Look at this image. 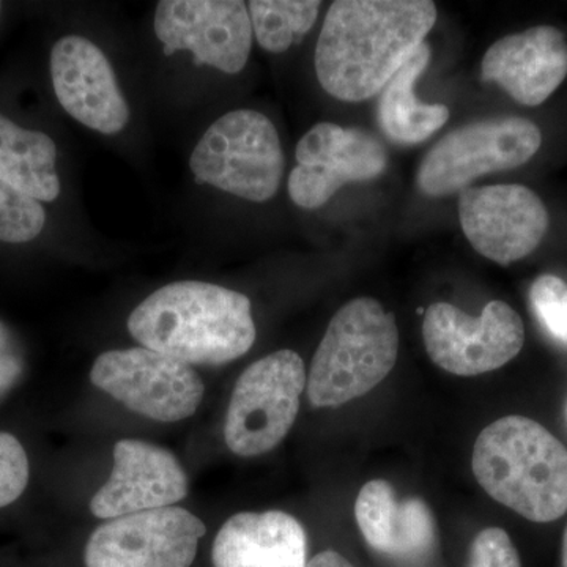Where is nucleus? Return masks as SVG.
I'll list each match as a JSON object with an SVG mask.
<instances>
[{
    "label": "nucleus",
    "instance_id": "obj_15",
    "mask_svg": "<svg viewBox=\"0 0 567 567\" xmlns=\"http://www.w3.org/2000/svg\"><path fill=\"white\" fill-rule=\"evenodd\" d=\"M186 495L188 477L171 451L142 440H118L110 480L93 495L91 513L111 520L174 506Z\"/></svg>",
    "mask_w": 567,
    "mask_h": 567
},
{
    "label": "nucleus",
    "instance_id": "obj_14",
    "mask_svg": "<svg viewBox=\"0 0 567 567\" xmlns=\"http://www.w3.org/2000/svg\"><path fill=\"white\" fill-rule=\"evenodd\" d=\"M55 96L74 121L103 134H117L130 118L128 104L106 55L91 40L66 35L51 51Z\"/></svg>",
    "mask_w": 567,
    "mask_h": 567
},
{
    "label": "nucleus",
    "instance_id": "obj_3",
    "mask_svg": "<svg viewBox=\"0 0 567 567\" xmlns=\"http://www.w3.org/2000/svg\"><path fill=\"white\" fill-rule=\"evenodd\" d=\"M473 473L495 502L536 524L567 513V447L529 417L488 424L473 447Z\"/></svg>",
    "mask_w": 567,
    "mask_h": 567
},
{
    "label": "nucleus",
    "instance_id": "obj_6",
    "mask_svg": "<svg viewBox=\"0 0 567 567\" xmlns=\"http://www.w3.org/2000/svg\"><path fill=\"white\" fill-rule=\"evenodd\" d=\"M543 133L528 118L466 123L445 134L417 167L416 185L429 197L462 193L476 178L516 169L539 152Z\"/></svg>",
    "mask_w": 567,
    "mask_h": 567
},
{
    "label": "nucleus",
    "instance_id": "obj_26",
    "mask_svg": "<svg viewBox=\"0 0 567 567\" xmlns=\"http://www.w3.org/2000/svg\"><path fill=\"white\" fill-rule=\"evenodd\" d=\"M306 567H354L349 559L342 557L334 550H324L322 554L316 555Z\"/></svg>",
    "mask_w": 567,
    "mask_h": 567
},
{
    "label": "nucleus",
    "instance_id": "obj_21",
    "mask_svg": "<svg viewBox=\"0 0 567 567\" xmlns=\"http://www.w3.org/2000/svg\"><path fill=\"white\" fill-rule=\"evenodd\" d=\"M322 2L252 0L248 3L252 32L265 51L281 54L315 28Z\"/></svg>",
    "mask_w": 567,
    "mask_h": 567
},
{
    "label": "nucleus",
    "instance_id": "obj_7",
    "mask_svg": "<svg viewBox=\"0 0 567 567\" xmlns=\"http://www.w3.org/2000/svg\"><path fill=\"white\" fill-rule=\"evenodd\" d=\"M306 385L303 360L293 350H278L249 365L237 380L227 409V447L241 457L275 450L297 420Z\"/></svg>",
    "mask_w": 567,
    "mask_h": 567
},
{
    "label": "nucleus",
    "instance_id": "obj_9",
    "mask_svg": "<svg viewBox=\"0 0 567 567\" xmlns=\"http://www.w3.org/2000/svg\"><path fill=\"white\" fill-rule=\"evenodd\" d=\"M423 338L429 357L443 371L475 377L514 360L525 344V327L505 301H491L480 317L435 303L425 311Z\"/></svg>",
    "mask_w": 567,
    "mask_h": 567
},
{
    "label": "nucleus",
    "instance_id": "obj_28",
    "mask_svg": "<svg viewBox=\"0 0 567 567\" xmlns=\"http://www.w3.org/2000/svg\"><path fill=\"white\" fill-rule=\"evenodd\" d=\"M0 10H2V3H0Z\"/></svg>",
    "mask_w": 567,
    "mask_h": 567
},
{
    "label": "nucleus",
    "instance_id": "obj_1",
    "mask_svg": "<svg viewBox=\"0 0 567 567\" xmlns=\"http://www.w3.org/2000/svg\"><path fill=\"white\" fill-rule=\"evenodd\" d=\"M429 0H336L317 40V80L341 102L372 99L434 29Z\"/></svg>",
    "mask_w": 567,
    "mask_h": 567
},
{
    "label": "nucleus",
    "instance_id": "obj_10",
    "mask_svg": "<svg viewBox=\"0 0 567 567\" xmlns=\"http://www.w3.org/2000/svg\"><path fill=\"white\" fill-rule=\"evenodd\" d=\"M207 533L183 507H163L111 518L89 537L85 567H192Z\"/></svg>",
    "mask_w": 567,
    "mask_h": 567
},
{
    "label": "nucleus",
    "instance_id": "obj_13",
    "mask_svg": "<svg viewBox=\"0 0 567 567\" xmlns=\"http://www.w3.org/2000/svg\"><path fill=\"white\" fill-rule=\"evenodd\" d=\"M458 219L473 248L502 267L535 251L548 229L546 205L524 185L464 189L458 197Z\"/></svg>",
    "mask_w": 567,
    "mask_h": 567
},
{
    "label": "nucleus",
    "instance_id": "obj_25",
    "mask_svg": "<svg viewBox=\"0 0 567 567\" xmlns=\"http://www.w3.org/2000/svg\"><path fill=\"white\" fill-rule=\"evenodd\" d=\"M468 567H522L509 535L502 528H486L475 537Z\"/></svg>",
    "mask_w": 567,
    "mask_h": 567
},
{
    "label": "nucleus",
    "instance_id": "obj_5",
    "mask_svg": "<svg viewBox=\"0 0 567 567\" xmlns=\"http://www.w3.org/2000/svg\"><path fill=\"white\" fill-rule=\"evenodd\" d=\"M281 140L270 118L252 110L227 112L189 158L194 178L251 203H267L284 175Z\"/></svg>",
    "mask_w": 567,
    "mask_h": 567
},
{
    "label": "nucleus",
    "instance_id": "obj_4",
    "mask_svg": "<svg viewBox=\"0 0 567 567\" xmlns=\"http://www.w3.org/2000/svg\"><path fill=\"white\" fill-rule=\"evenodd\" d=\"M398 354L393 312L374 298H354L336 312L312 358L309 402L324 409L368 394L390 375Z\"/></svg>",
    "mask_w": 567,
    "mask_h": 567
},
{
    "label": "nucleus",
    "instance_id": "obj_29",
    "mask_svg": "<svg viewBox=\"0 0 567 567\" xmlns=\"http://www.w3.org/2000/svg\"><path fill=\"white\" fill-rule=\"evenodd\" d=\"M566 416H567V406H566Z\"/></svg>",
    "mask_w": 567,
    "mask_h": 567
},
{
    "label": "nucleus",
    "instance_id": "obj_18",
    "mask_svg": "<svg viewBox=\"0 0 567 567\" xmlns=\"http://www.w3.org/2000/svg\"><path fill=\"white\" fill-rule=\"evenodd\" d=\"M306 557L303 525L282 511L235 514L212 548L215 567H306Z\"/></svg>",
    "mask_w": 567,
    "mask_h": 567
},
{
    "label": "nucleus",
    "instance_id": "obj_17",
    "mask_svg": "<svg viewBox=\"0 0 567 567\" xmlns=\"http://www.w3.org/2000/svg\"><path fill=\"white\" fill-rule=\"evenodd\" d=\"M354 517L365 543L388 557L420 561L436 546L431 507L421 498L399 499L386 481L364 484L354 503Z\"/></svg>",
    "mask_w": 567,
    "mask_h": 567
},
{
    "label": "nucleus",
    "instance_id": "obj_20",
    "mask_svg": "<svg viewBox=\"0 0 567 567\" xmlns=\"http://www.w3.org/2000/svg\"><path fill=\"white\" fill-rule=\"evenodd\" d=\"M58 147L48 134L21 128L0 114V178L39 203L61 194Z\"/></svg>",
    "mask_w": 567,
    "mask_h": 567
},
{
    "label": "nucleus",
    "instance_id": "obj_2",
    "mask_svg": "<svg viewBox=\"0 0 567 567\" xmlns=\"http://www.w3.org/2000/svg\"><path fill=\"white\" fill-rule=\"evenodd\" d=\"M126 324L145 349L189 365L230 363L256 342L249 298L200 281L167 284L145 298Z\"/></svg>",
    "mask_w": 567,
    "mask_h": 567
},
{
    "label": "nucleus",
    "instance_id": "obj_19",
    "mask_svg": "<svg viewBox=\"0 0 567 567\" xmlns=\"http://www.w3.org/2000/svg\"><path fill=\"white\" fill-rule=\"evenodd\" d=\"M429 62L431 47L424 41L380 92L377 107L380 128L398 144H420L450 121L445 104H425L416 99V81Z\"/></svg>",
    "mask_w": 567,
    "mask_h": 567
},
{
    "label": "nucleus",
    "instance_id": "obj_22",
    "mask_svg": "<svg viewBox=\"0 0 567 567\" xmlns=\"http://www.w3.org/2000/svg\"><path fill=\"white\" fill-rule=\"evenodd\" d=\"M47 213L39 200L0 178V241L28 244L39 237Z\"/></svg>",
    "mask_w": 567,
    "mask_h": 567
},
{
    "label": "nucleus",
    "instance_id": "obj_8",
    "mask_svg": "<svg viewBox=\"0 0 567 567\" xmlns=\"http://www.w3.org/2000/svg\"><path fill=\"white\" fill-rule=\"evenodd\" d=\"M91 382L137 415L159 423L193 416L205 391L192 365L145 347L100 354Z\"/></svg>",
    "mask_w": 567,
    "mask_h": 567
},
{
    "label": "nucleus",
    "instance_id": "obj_27",
    "mask_svg": "<svg viewBox=\"0 0 567 567\" xmlns=\"http://www.w3.org/2000/svg\"><path fill=\"white\" fill-rule=\"evenodd\" d=\"M563 567H567V527L563 539Z\"/></svg>",
    "mask_w": 567,
    "mask_h": 567
},
{
    "label": "nucleus",
    "instance_id": "obj_23",
    "mask_svg": "<svg viewBox=\"0 0 567 567\" xmlns=\"http://www.w3.org/2000/svg\"><path fill=\"white\" fill-rule=\"evenodd\" d=\"M533 311L555 341L567 347V284L555 275H543L529 289Z\"/></svg>",
    "mask_w": 567,
    "mask_h": 567
},
{
    "label": "nucleus",
    "instance_id": "obj_16",
    "mask_svg": "<svg viewBox=\"0 0 567 567\" xmlns=\"http://www.w3.org/2000/svg\"><path fill=\"white\" fill-rule=\"evenodd\" d=\"M566 76V37L551 25L503 37L488 48L481 63L483 81L499 85L524 106L547 102Z\"/></svg>",
    "mask_w": 567,
    "mask_h": 567
},
{
    "label": "nucleus",
    "instance_id": "obj_11",
    "mask_svg": "<svg viewBox=\"0 0 567 567\" xmlns=\"http://www.w3.org/2000/svg\"><path fill=\"white\" fill-rule=\"evenodd\" d=\"M295 158L287 189L305 210L322 207L349 183L379 177L388 166L386 148L375 136L330 122L317 123L301 137Z\"/></svg>",
    "mask_w": 567,
    "mask_h": 567
},
{
    "label": "nucleus",
    "instance_id": "obj_24",
    "mask_svg": "<svg viewBox=\"0 0 567 567\" xmlns=\"http://www.w3.org/2000/svg\"><path fill=\"white\" fill-rule=\"evenodd\" d=\"M31 466L17 436L0 432V507L17 502L29 484Z\"/></svg>",
    "mask_w": 567,
    "mask_h": 567
},
{
    "label": "nucleus",
    "instance_id": "obj_12",
    "mask_svg": "<svg viewBox=\"0 0 567 567\" xmlns=\"http://www.w3.org/2000/svg\"><path fill=\"white\" fill-rule=\"evenodd\" d=\"M155 33L164 54L192 51L196 65L237 74L248 63L252 24L241 0H164L156 7Z\"/></svg>",
    "mask_w": 567,
    "mask_h": 567
}]
</instances>
